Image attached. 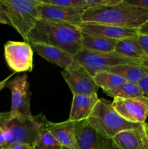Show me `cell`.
Instances as JSON below:
<instances>
[{
	"mask_svg": "<svg viewBox=\"0 0 148 149\" xmlns=\"http://www.w3.org/2000/svg\"><path fill=\"white\" fill-rule=\"evenodd\" d=\"M82 36L76 25L39 20L28 36L26 42L52 45L75 56L82 49Z\"/></svg>",
	"mask_w": 148,
	"mask_h": 149,
	"instance_id": "1",
	"label": "cell"
},
{
	"mask_svg": "<svg viewBox=\"0 0 148 149\" xmlns=\"http://www.w3.org/2000/svg\"><path fill=\"white\" fill-rule=\"evenodd\" d=\"M148 20V10L129 4L121 0L113 5L88 9L82 23H97L118 27L139 29Z\"/></svg>",
	"mask_w": 148,
	"mask_h": 149,
	"instance_id": "2",
	"label": "cell"
},
{
	"mask_svg": "<svg viewBox=\"0 0 148 149\" xmlns=\"http://www.w3.org/2000/svg\"><path fill=\"white\" fill-rule=\"evenodd\" d=\"M47 121L42 113L23 117L11 116L9 112H2L0 127L5 132L6 146L14 143H26L33 146L38 135L46 127Z\"/></svg>",
	"mask_w": 148,
	"mask_h": 149,
	"instance_id": "3",
	"label": "cell"
},
{
	"mask_svg": "<svg viewBox=\"0 0 148 149\" xmlns=\"http://www.w3.org/2000/svg\"><path fill=\"white\" fill-rule=\"evenodd\" d=\"M88 121L100 135L110 139H113L119 132L136 129L142 125L126 121L115 110L112 102L104 98L99 99Z\"/></svg>",
	"mask_w": 148,
	"mask_h": 149,
	"instance_id": "4",
	"label": "cell"
},
{
	"mask_svg": "<svg viewBox=\"0 0 148 149\" xmlns=\"http://www.w3.org/2000/svg\"><path fill=\"white\" fill-rule=\"evenodd\" d=\"M39 0H0V7L12 27L27 42L28 36L39 20L37 7Z\"/></svg>",
	"mask_w": 148,
	"mask_h": 149,
	"instance_id": "5",
	"label": "cell"
},
{
	"mask_svg": "<svg viewBox=\"0 0 148 149\" xmlns=\"http://www.w3.org/2000/svg\"><path fill=\"white\" fill-rule=\"evenodd\" d=\"M74 59L84 67L93 77L101 71H107L110 68L123 64H139L140 60L126 58L116 52H100L82 49Z\"/></svg>",
	"mask_w": 148,
	"mask_h": 149,
	"instance_id": "6",
	"label": "cell"
},
{
	"mask_svg": "<svg viewBox=\"0 0 148 149\" xmlns=\"http://www.w3.org/2000/svg\"><path fill=\"white\" fill-rule=\"evenodd\" d=\"M6 87L10 89L12 95L11 109L9 111L11 116H32L30 111V97L28 75L17 76L6 84Z\"/></svg>",
	"mask_w": 148,
	"mask_h": 149,
	"instance_id": "7",
	"label": "cell"
},
{
	"mask_svg": "<svg viewBox=\"0 0 148 149\" xmlns=\"http://www.w3.org/2000/svg\"><path fill=\"white\" fill-rule=\"evenodd\" d=\"M4 58L7 65L15 73L31 72L33 68V50L26 42L8 41L4 45Z\"/></svg>",
	"mask_w": 148,
	"mask_h": 149,
	"instance_id": "8",
	"label": "cell"
},
{
	"mask_svg": "<svg viewBox=\"0 0 148 149\" xmlns=\"http://www.w3.org/2000/svg\"><path fill=\"white\" fill-rule=\"evenodd\" d=\"M73 95H97L99 87L94 77L80 64L75 61L69 68L61 71Z\"/></svg>",
	"mask_w": 148,
	"mask_h": 149,
	"instance_id": "9",
	"label": "cell"
},
{
	"mask_svg": "<svg viewBox=\"0 0 148 149\" xmlns=\"http://www.w3.org/2000/svg\"><path fill=\"white\" fill-rule=\"evenodd\" d=\"M112 102L115 110L126 121L134 124L145 123L148 117V98L113 97Z\"/></svg>",
	"mask_w": 148,
	"mask_h": 149,
	"instance_id": "10",
	"label": "cell"
},
{
	"mask_svg": "<svg viewBox=\"0 0 148 149\" xmlns=\"http://www.w3.org/2000/svg\"><path fill=\"white\" fill-rule=\"evenodd\" d=\"M37 7L39 20L55 23H67L78 26L82 23V16L85 10L81 9L60 7L41 2Z\"/></svg>",
	"mask_w": 148,
	"mask_h": 149,
	"instance_id": "11",
	"label": "cell"
},
{
	"mask_svg": "<svg viewBox=\"0 0 148 149\" xmlns=\"http://www.w3.org/2000/svg\"><path fill=\"white\" fill-rule=\"evenodd\" d=\"M78 27L82 33L84 34L116 40L137 36L139 34V29L118 27L102 23H81L78 25Z\"/></svg>",
	"mask_w": 148,
	"mask_h": 149,
	"instance_id": "12",
	"label": "cell"
},
{
	"mask_svg": "<svg viewBox=\"0 0 148 149\" xmlns=\"http://www.w3.org/2000/svg\"><path fill=\"white\" fill-rule=\"evenodd\" d=\"M74 130L80 149H106L105 138L90 125L88 119L75 122Z\"/></svg>",
	"mask_w": 148,
	"mask_h": 149,
	"instance_id": "13",
	"label": "cell"
},
{
	"mask_svg": "<svg viewBox=\"0 0 148 149\" xmlns=\"http://www.w3.org/2000/svg\"><path fill=\"white\" fill-rule=\"evenodd\" d=\"M113 141L120 149H148V124L119 132Z\"/></svg>",
	"mask_w": 148,
	"mask_h": 149,
	"instance_id": "14",
	"label": "cell"
},
{
	"mask_svg": "<svg viewBox=\"0 0 148 149\" xmlns=\"http://www.w3.org/2000/svg\"><path fill=\"white\" fill-rule=\"evenodd\" d=\"M38 55H40L49 63L58 65L62 69L71 67L75 63L74 56L62 49L46 44L32 42L29 43Z\"/></svg>",
	"mask_w": 148,
	"mask_h": 149,
	"instance_id": "15",
	"label": "cell"
},
{
	"mask_svg": "<svg viewBox=\"0 0 148 149\" xmlns=\"http://www.w3.org/2000/svg\"><path fill=\"white\" fill-rule=\"evenodd\" d=\"M74 126L75 122L68 119L57 123L47 121L46 128L65 148L80 149L75 139Z\"/></svg>",
	"mask_w": 148,
	"mask_h": 149,
	"instance_id": "16",
	"label": "cell"
},
{
	"mask_svg": "<svg viewBox=\"0 0 148 149\" xmlns=\"http://www.w3.org/2000/svg\"><path fill=\"white\" fill-rule=\"evenodd\" d=\"M99 99L98 95H73L68 120L78 122L88 119Z\"/></svg>",
	"mask_w": 148,
	"mask_h": 149,
	"instance_id": "17",
	"label": "cell"
},
{
	"mask_svg": "<svg viewBox=\"0 0 148 149\" xmlns=\"http://www.w3.org/2000/svg\"><path fill=\"white\" fill-rule=\"evenodd\" d=\"M137 37L138 36L118 40L115 52L126 58L134 60H140L147 56L138 42Z\"/></svg>",
	"mask_w": 148,
	"mask_h": 149,
	"instance_id": "18",
	"label": "cell"
},
{
	"mask_svg": "<svg viewBox=\"0 0 148 149\" xmlns=\"http://www.w3.org/2000/svg\"><path fill=\"white\" fill-rule=\"evenodd\" d=\"M107 71L113 73L124 79L126 81L138 83L148 75V69L139 64H123L111 67Z\"/></svg>",
	"mask_w": 148,
	"mask_h": 149,
	"instance_id": "19",
	"label": "cell"
},
{
	"mask_svg": "<svg viewBox=\"0 0 148 149\" xmlns=\"http://www.w3.org/2000/svg\"><path fill=\"white\" fill-rule=\"evenodd\" d=\"M117 42L118 40L116 39H107L83 33L82 49L94 52H115Z\"/></svg>",
	"mask_w": 148,
	"mask_h": 149,
	"instance_id": "20",
	"label": "cell"
},
{
	"mask_svg": "<svg viewBox=\"0 0 148 149\" xmlns=\"http://www.w3.org/2000/svg\"><path fill=\"white\" fill-rule=\"evenodd\" d=\"M107 95L113 97H123V98H135L144 97L138 83L125 81L123 84L116 88L108 91L103 92Z\"/></svg>",
	"mask_w": 148,
	"mask_h": 149,
	"instance_id": "21",
	"label": "cell"
},
{
	"mask_svg": "<svg viewBox=\"0 0 148 149\" xmlns=\"http://www.w3.org/2000/svg\"><path fill=\"white\" fill-rule=\"evenodd\" d=\"M94 79L99 88L103 92L113 90L126 81L120 76L109 71H101L94 76Z\"/></svg>",
	"mask_w": 148,
	"mask_h": 149,
	"instance_id": "22",
	"label": "cell"
},
{
	"mask_svg": "<svg viewBox=\"0 0 148 149\" xmlns=\"http://www.w3.org/2000/svg\"><path fill=\"white\" fill-rule=\"evenodd\" d=\"M33 149H65L46 127L38 135L33 145Z\"/></svg>",
	"mask_w": 148,
	"mask_h": 149,
	"instance_id": "23",
	"label": "cell"
},
{
	"mask_svg": "<svg viewBox=\"0 0 148 149\" xmlns=\"http://www.w3.org/2000/svg\"><path fill=\"white\" fill-rule=\"evenodd\" d=\"M137 39L142 49L145 54L148 55V35L139 34Z\"/></svg>",
	"mask_w": 148,
	"mask_h": 149,
	"instance_id": "24",
	"label": "cell"
},
{
	"mask_svg": "<svg viewBox=\"0 0 148 149\" xmlns=\"http://www.w3.org/2000/svg\"><path fill=\"white\" fill-rule=\"evenodd\" d=\"M126 3L148 10V0H124Z\"/></svg>",
	"mask_w": 148,
	"mask_h": 149,
	"instance_id": "25",
	"label": "cell"
},
{
	"mask_svg": "<svg viewBox=\"0 0 148 149\" xmlns=\"http://www.w3.org/2000/svg\"><path fill=\"white\" fill-rule=\"evenodd\" d=\"M138 84H139L142 93L144 94V96L148 98V75L145 76L144 78H142L138 82Z\"/></svg>",
	"mask_w": 148,
	"mask_h": 149,
	"instance_id": "26",
	"label": "cell"
},
{
	"mask_svg": "<svg viewBox=\"0 0 148 149\" xmlns=\"http://www.w3.org/2000/svg\"><path fill=\"white\" fill-rule=\"evenodd\" d=\"M8 149H33V146L26 143H14L6 146Z\"/></svg>",
	"mask_w": 148,
	"mask_h": 149,
	"instance_id": "27",
	"label": "cell"
},
{
	"mask_svg": "<svg viewBox=\"0 0 148 149\" xmlns=\"http://www.w3.org/2000/svg\"><path fill=\"white\" fill-rule=\"evenodd\" d=\"M7 145V138L4 130L0 127V148L5 147Z\"/></svg>",
	"mask_w": 148,
	"mask_h": 149,
	"instance_id": "28",
	"label": "cell"
},
{
	"mask_svg": "<svg viewBox=\"0 0 148 149\" xmlns=\"http://www.w3.org/2000/svg\"><path fill=\"white\" fill-rule=\"evenodd\" d=\"M0 23H1V24L11 26L10 20H8V18H7V16L5 15V14H4V13L3 12V10H1V7H0Z\"/></svg>",
	"mask_w": 148,
	"mask_h": 149,
	"instance_id": "29",
	"label": "cell"
},
{
	"mask_svg": "<svg viewBox=\"0 0 148 149\" xmlns=\"http://www.w3.org/2000/svg\"><path fill=\"white\" fill-rule=\"evenodd\" d=\"M105 144H106V149H120L113 142V139L105 138Z\"/></svg>",
	"mask_w": 148,
	"mask_h": 149,
	"instance_id": "30",
	"label": "cell"
},
{
	"mask_svg": "<svg viewBox=\"0 0 148 149\" xmlns=\"http://www.w3.org/2000/svg\"><path fill=\"white\" fill-rule=\"evenodd\" d=\"M139 34L148 35V20L139 29Z\"/></svg>",
	"mask_w": 148,
	"mask_h": 149,
	"instance_id": "31",
	"label": "cell"
},
{
	"mask_svg": "<svg viewBox=\"0 0 148 149\" xmlns=\"http://www.w3.org/2000/svg\"><path fill=\"white\" fill-rule=\"evenodd\" d=\"M15 74V73L13 72L12 74H10V76H8V77H7V78L4 79V80H2V81H0V91H1V90H3V89H4V87H6V84H7V82L9 81V79H10L11 78V77H12V76L14 75Z\"/></svg>",
	"mask_w": 148,
	"mask_h": 149,
	"instance_id": "32",
	"label": "cell"
},
{
	"mask_svg": "<svg viewBox=\"0 0 148 149\" xmlns=\"http://www.w3.org/2000/svg\"><path fill=\"white\" fill-rule=\"evenodd\" d=\"M139 65L148 69V55L144 57L143 58L140 59L139 61Z\"/></svg>",
	"mask_w": 148,
	"mask_h": 149,
	"instance_id": "33",
	"label": "cell"
},
{
	"mask_svg": "<svg viewBox=\"0 0 148 149\" xmlns=\"http://www.w3.org/2000/svg\"><path fill=\"white\" fill-rule=\"evenodd\" d=\"M0 149H8V148H6V147H3V148H0Z\"/></svg>",
	"mask_w": 148,
	"mask_h": 149,
	"instance_id": "34",
	"label": "cell"
},
{
	"mask_svg": "<svg viewBox=\"0 0 148 149\" xmlns=\"http://www.w3.org/2000/svg\"><path fill=\"white\" fill-rule=\"evenodd\" d=\"M1 115H2V113H0V118H1Z\"/></svg>",
	"mask_w": 148,
	"mask_h": 149,
	"instance_id": "35",
	"label": "cell"
},
{
	"mask_svg": "<svg viewBox=\"0 0 148 149\" xmlns=\"http://www.w3.org/2000/svg\"><path fill=\"white\" fill-rule=\"evenodd\" d=\"M65 149H66V148H65Z\"/></svg>",
	"mask_w": 148,
	"mask_h": 149,
	"instance_id": "36",
	"label": "cell"
}]
</instances>
